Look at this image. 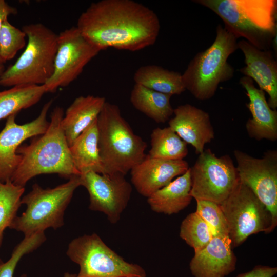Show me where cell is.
Instances as JSON below:
<instances>
[{
	"mask_svg": "<svg viewBox=\"0 0 277 277\" xmlns=\"http://www.w3.org/2000/svg\"><path fill=\"white\" fill-rule=\"evenodd\" d=\"M76 27L101 51L114 48L134 52L153 45L161 25L156 14L137 2L101 0L81 14Z\"/></svg>",
	"mask_w": 277,
	"mask_h": 277,
	"instance_id": "6da1fadb",
	"label": "cell"
},
{
	"mask_svg": "<svg viewBox=\"0 0 277 277\" xmlns=\"http://www.w3.org/2000/svg\"><path fill=\"white\" fill-rule=\"evenodd\" d=\"M63 116V108L56 107L46 132L34 137L29 144L18 148L17 153L21 158L11 180L14 184L25 187L30 180L42 174L56 173L69 179L80 175L62 127Z\"/></svg>",
	"mask_w": 277,
	"mask_h": 277,
	"instance_id": "7a4b0ae2",
	"label": "cell"
},
{
	"mask_svg": "<svg viewBox=\"0 0 277 277\" xmlns=\"http://www.w3.org/2000/svg\"><path fill=\"white\" fill-rule=\"evenodd\" d=\"M223 21L224 28L261 50H270L277 33L276 0H196Z\"/></svg>",
	"mask_w": 277,
	"mask_h": 277,
	"instance_id": "3957f363",
	"label": "cell"
},
{
	"mask_svg": "<svg viewBox=\"0 0 277 277\" xmlns=\"http://www.w3.org/2000/svg\"><path fill=\"white\" fill-rule=\"evenodd\" d=\"M97 126L105 174L125 176L146 155L147 143L133 131L119 107L107 101L97 117Z\"/></svg>",
	"mask_w": 277,
	"mask_h": 277,
	"instance_id": "277c9868",
	"label": "cell"
},
{
	"mask_svg": "<svg viewBox=\"0 0 277 277\" xmlns=\"http://www.w3.org/2000/svg\"><path fill=\"white\" fill-rule=\"evenodd\" d=\"M238 49L235 36L218 25L214 41L193 57L182 74L186 90L199 100L212 98L220 83L233 77L234 69L227 60Z\"/></svg>",
	"mask_w": 277,
	"mask_h": 277,
	"instance_id": "5b68a950",
	"label": "cell"
},
{
	"mask_svg": "<svg viewBox=\"0 0 277 277\" xmlns=\"http://www.w3.org/2000/svg\"><path fill=\"white\" fill-rule=\"evenodd\" d=\"M22 30L28 39L27 46L1 75V86L43 85L53 73L58 34L41 23L24 25Z\"/></svg>",
	"mask_w": 277,
	"mask_h": 277,
	"instance_id": "8992f818",
	"label": "cell"
},
{
	"mask_svg": "<svg viewBox=\"0 0 277 277\" xmlns=\"http://www.w3.org/2000/svg\"><path fill=\"white\" fill-rule=\"evenodd\" d=\"M80 175H73L53 188L33 184L32 190L21 199V204L26 206L25 211L15 217L9 228L29 236L49 228L57 229L63 226L65 211L75 190L81 186Z\"/></svg>",
	"mask_w": 277,
	"mask_h": 277,
	"instance_id": "52a82bcc",
	"label": "cell"
},
{
	"mask_svg": "<svg viewBox=\"0 0 277 277\" xmlns=\"http://www.w3.org/2000/svg\"><path fill=\"white\" fill-rule=\"evenodd\" d=\"M66 254L80 267L76 277H146L141 266L125 261L95 233L74 239Z\"/></svg>",
	"mask_w": 277,
	"mask_h": 277,
	"instance_id": "ba28073f",
	"label": "cell"
},
{
	"mask_svg": "<svg viewBox=\"0 0 277 277\" xmlns=\"http://www.w3.org/2000/svg\"><path fill=\"white\" fill-rule=\"evenodd\" d=\"M220 206L228 224L232 248L241 245L252 234L271 232L269 212L252 190L240 180Z\"/></svg>",
	"mask_w": 277,
	"mask_h": 277,
	"instance_id": "9c48e42d",
	"label": "cell"
},
{
	"mask_svg": "<svg viewBox=\"0 0 277 277\" xmlns=\"http://www.w3.org/2000/svg\"><path fill=\"white\" fill-rule=\"evenodd\" d=\"M190 194L195 200H207L222 203L239 182L238 171L228 155L217 157L210 149L199 154L190 167Z\"/></svg>",
	"mask_w": 277,
	"mask_h": 277,
	"instance_id": "30bf717a",
	"label": "cell"
},
{
	"mask_svg": "<svg viewBox=\"0 0 277 277\" xmlns=\"http://www.w3.org/2000/svg\"><path fill=\"white\" fill-rule=\"evenodd\" d=\"M241 182L249 188L269 212L271 232L277 225V151L256 158L240 150L233 151Z\"/></svg>",
	"mask_w": 277,
	"mask_h": 277,
	"instance_id": "8fae6325",
	"label": "cell"
},
{
	"mask_svg": "<svg viewBox=\"0 0 277 277\" xmlns=\"http://www.w3.org/2000/svg\"><path fill=\"white\" fill-rule=\"evenodd\" d=\"M100 51L76 26L61 31L58 34L53 73L44 84L46 93L54 92L59 87L69 85Z\"/></svg>",
	"mask_w": 277,
	"mask_h": 277,
	"instance_id": "7c38bea8",
	"label": "cell"
},
{
	"mask_svg": "<svg viewBox=\"0 0 277 277\" xmlns=\"http://www.w3.org/2000/svg\"><path fill=\"white\" fill-rule=\"evenodd\" d=\"M81 186L87 190L89 208L105 214L109 221L117 222L130 199L132 186L125 175L90 171L80 174Z\"/></svg>",
	"mask_w": 277,
	"mask_h": 277,
	"instance_id": "4fadbf2b",
	"label": "cell"
},
{
	"mask_svg": "<svg viewBox=\"0 0 277 277\" xmlns=\"http://www.w3.org/2000/svg\"><path fill=\"white\" fill-rule=\"evenodd\" d=\"M53 103L50 100L45 103L39 114L34 120L24 124H18L16 115L6 118V122L0 132V181L11 180L20 161L17 153L18 148L25 140L44 133L49 124L47 116Z\"/></svg>",
	"mask_w": 277,
	"mask_h": 277,
	"instance_id": "5bb4252c",
	"label": "cell"
},
{
	"mask_svg": "<svg viewBox=\"0 0 277 277\" xmlns=\"http://www.w3.org/2000/svg\"><path fill=\"white\" fill-rule=\"evenodd\" d=\"M189 168L188 162L184 160L166 161L151 158L146 154L130 171L131 181L140 194L148 197Z\"/></svg>",
	"mask_w": 277,
	"mask_h": 277,
	"instance_id": "9a60e30c",
	"label": "cell"
},
{
	"mask_svg": "<svg viewBox=\"0 0 277 277\" xmlns=\"http://www.w3.org/2000/svg\"><path fill=\"white\" fill-rule=\"evenodd\" d=\"M245 57V66L239 71L255 81L269 95L267 101L272 109L277 107V61L271 50H261L244 39L238 42Z\"/></svg>",
	"mask_w": 277,
	"mask_h": 277,
	"instance_id": "2e32d148",
	"label": "cell"
},
{
	"mask_svg": "<svg viewBox=\"0 0 277 277\" xmlns=\"http://www.w3.org/2000/svg\"><path fill=\"white\" fill-rule=\"evenodd\" d=\"M173 114L169 121V127L185 143L191 145L196 154L202 153L205 145L215 136L209 113L186 104L174 109Z\"/></svg>",
	"mask_w": 277,
	"mask_h": 277,
	"instance_id": "e0dca14e",
	"label": "cell"
},
{
	"mask_svg": "<svg viewBox=\"0 0 277 277\" xmlns=\"http://www.w3.org/2000/svg\"><path fill=\"white\" fill-rule=\"evenodd\" d=\"M194 253L189 264L194 277H225L235 269L237 259L227 235L213 236L204 249Z\"/></svg>",
	"mask_w": 277,
	"mask_h": 277,
	"instance_id": "ac0fdd59",
	"label": "cell"
},
{
	"mask_svg": "<svg viewBox=\"0 0 277 277\" xmlns=\"http://www.w3.org/2000/svg\"><path fill=\"white\" fill-rule=\"evenodd\" d=\"M245 89L249 102L246 104L252 115L246 123V131L250 137L257 141L277 140V111L271 109L266 100L265 93L256 88L254 81L243 76L239 81Z\"/></svg>",
	"mask_w": 277,
	"mask_h": 277,
	"instance_id": "d6986e66",
	"label": "cell"
},
{
	"mask_svg": "<svg viewBox=\"0 0 277 277\" xmlns=\"http://www.w3.org/2000/svg\"><path fill=\"white\" fill-rule=\"evenodd\" d=\"M104 97L87 95L76 97L66 109L62 121L69 146L97 118L105 102Z\"/></svg>",
	"mask_w": 277,
	"mask_h": 277,
	"instance_id": "ffe728a7",
	"label": "cell"
},
{
	"mask_svg": "<svg viewBox=\"0 0 277 277\" xmlns=\"http://www.w3.org/2000/svg\"><path fill=\"white\" fill-rule=\"evenodd\" d=\"M190 167L183 174L160 189L147 197V202L153 211L171 215L187 207L192 197Z\"/></svg>",
	"mask_w": 277,
	"mask_h": 277,
	"instance_id": "44dd1931",
	"label": "cell"
},
{
	"mask_svg": "<svg viewBox=\"0 0 277 277\" xmlns=\"http://www.w3.org/2000/svg\"><path fill=\"white\" fill-rule=\"evenodd\" d=\"M69 148L75 167L80 174L90 171L105 174L100 155L97 119L76 137Z\"/></svg>",
	"mask_w": 277,
	"mask_h": 277,
	"instance_id": "7402d4cb",
	"label": "cell"
},
{
	"mask_svg": "<svg viewBox=\"0 0 277 277\" xmlns=\"http://www.w3.org/2000/svg\"><path fill=\"white\" fill-rule=\"evenodd\" d=\"M172 96L135 84L130 93L133 106L157 123H164L173 114Z\"/></svg>",
	"mask_w": 277,
	"mask_h": 277,
	"instance_id": "603a6c76",
	"label": "cell"
},
{
	"mask_svg": "<svg viewBox=\"0 0 277 277\" xmlns=\"http://www.w3.org/2000/svg\"><path fill=\"white\" fill-rule=\"evenodd\" d=\"M133 80L135 84L171 96L186 90L182 74L155 65L139 67L134 74Z\"/></svg>",
	"mask_w": 277,
	"mask_h": 277,
	"instance_id": "cb8c5ba5",
	"label": "cell"
},
{
	"mask_svg": "<svg viewBox=\"0 0 277 277\" xmlns=\"http://www.w3.org/2000/svg\"><path fill=\"white\" fill-rule=\"evenodd\" d=\"M46 93L44 85H21L0 91V120L38 103Z\"/></svg>",
	"mask_w": 277,
	"mask_h": 277,
	"instance_id": "d4e9b609",
	"label": "cell"
},
{
	"mask_svg": "<svg viewBox=\"0 0 277 277\" xmlns=\"http://www.w3.org/2000/svg\"><path fill=\"white\" fill-rule=\"evenodd\" d=\"M150 145L147 155L153 159L181 160L188 152L187 144L169 126L154 129L150 135Z\"/></svg>",
	"mask_w": 277,
	"mask_h": 277,
	"instance_id": "484cf974",
	"label": "cell"
},
{
	"mask_svg": "<svg viewBox=\"0 0 277 277\" xmlns=\"http://www.w3.org/2000/svg\"><path fill=\"white\" fill-rule=\"evenodd\" d=\"M24 191V187L14 184L11 180L0 181V248L5 230L17 216Z\"/></svg>",
	"mask_w": 277,
	"mask_h": 277,
	"instance_id": "4316f807",
	"label": "cell"
},
{
	"mask_svg": "<svg viewBox=\"0 0 277 277\" xmlns=\"http://www.w3.org/2000/svg\"><path fill=\"white\" fill-rule=\"evenodd\" d=\"M180 236L194 250L204 249L213 237L207 223L196 212L188 214L182 221Z\"/></svg>",
	"mask_w": 277,
	"mask_h": 277,
	"instance_id": "83f0119b",
	"label": "cell"
},
{
	"mask_svg": "<svg viewBox=\"0 0 277 277\" xmlns=\"http://www.w3.org/2000/svg\"><path fill=\"white\" fill-rule=\"evenodd\" d=\"M25 33L5 19L0 33V61L4 64L12 60L26 45Z\"/></svg>",
	"mask_w": 277,
	"mask_h": 277,
	"instance_id": "f1b7e54d",
	"label": "cell"
},
{
	"mask_svg": "<svg viewBox=\"0 0 277 277\" xmlns=\"http://www.w3.org/2000/svg\"><path fill=\"white\" fill-rule=\"evenodd\" d=\"M46 240L44 232L38 233L24 239L14 248L9 259L6 262L0 260V277H13L19 260L25 254L34 251ZM21 277H27L23 274Z\"/></svg>",
	"mask_w": 277,
	"mask_h": 277,
	"instance_id": "f546056e",
	"label": "cell"
},
{
	"mask_svg": "<svg viewBox=\"0 0 277 277\" xmlns=\"http://www.w3.org/2000/svg\"><path fill=\"white\" fill-rule=\"evenodd\" d=\"M196 202L195 212L209 225L213 236H228V224L220 204L207 200Z\"/></svg>",
	"mask_w": 277,
	"mask_h": 277,
	"instance_id": "4dcf8cb0",
	"label": "cell"
},
{
	"mask_svg": "<svg viewBox=\"0 0 277 277\" xmlns=\"http://www.w3.org/2000/svg\"><path fill=\"white\" fill-rule=\"evenodd\" d=\"M276 273V267L259 265L248 272L239 274L236 277H273Z\"/></svg>",
	"mask_w": 277,
	"mask_h": 277,
	"instance_id": "1f68e13d",
	"label": "cell"
},
{
	"mask_svg": "<svg viewBox=\"0 0 277 277\" xmlns=\"http://www.w3.org/2000/svg\"><path fill=\"white\" fill-rule=\"evenodd\" d=\"M17 13V10L15 7L10 6L4 0H0V33L4 21L8 19L9 16Z\"/></svg>",
	"mask_w": 277,
	"mask_h": 277,
	"instance_id": "d6a6232c",
	"label": "cell"
},
{
	"mask_svg": "<svg viewBox=\"0 0 277 277\" xmlns=\"http://www.w3.org/2000/svg\"><path fill=\"white\" fill-rule=\"evenodd\" d=\"M5 70L4 64L0 62V76Z\"/></svg>",
	"mask_w": 277,
	"mask_h": 277,
	"instance_id": "836d02e7",
	"label": "cell"
},
{
	"mask_svg": "<svg viewBox=\"0 0 277 277\" xmlns=\"http://www.w3.org/2000/svg\"><path fill=\"white\" fill-rule=\"evenodd\" d=\"M63 277H76V274L67 272L64 274Z\"/></svg>",
	"mask_w": 277,
	"mask_h": 277,
	"instance_id": "e575fe53",
	"label": "cell"
}]
</instances>
